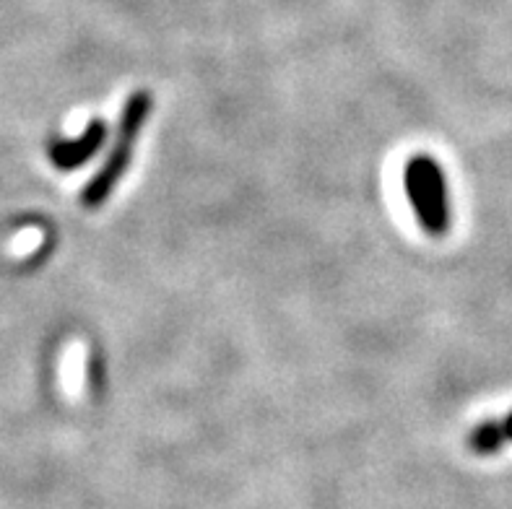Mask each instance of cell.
Here are the masks:
<instances>
[{"label":"cell","instance_id":"obj_4","mask_svg":"<svg viewBox=\"0 0 512 509\" xmlns=\"http://www.w3.org/2000/svg\"><path fill=\"white\" fill-rule=\"evenodd\" d=\"M507 445H512V411L505 413L502 419L481 421L468 434V450L476 452V455H484V458L497 455Z\"/></svg>","mask_w":512,"mask_h":509},{"label":"cell","instance_id":"obj_2","mask_svg":"<svg viewBox=\"0 0 512 509\" xmlns=\"http://www.w3.org/2000/svg\"><path fill=\"white\" fill-rule=\"evenodd\" d=\"M403 187L414 208V216L429 237H445L450 232L453 216H450L448 182L437 159L429 154H416L403 169Z\"/></svg>","mask_w":512,"mask_h":509},{"label":"cell","instance_id":"obj_1","mask_svg":"<svg viewBox=\"0 0 512 509\" xmlns=\"http://www.w3.org/2000/svg\"><path fill=\"white\" fill-rule=\"evenodd\" d=\"M151 104H154V99H151L146 89L133 91L125 99L110 154H107L104 164L99 167V172L81 190V206L84 208L104 206L110 200V195L115 193V187L120 185V180L128 174L130 162H133V149H136L141 130L146 128V120L151 115Z\"/></svg>","mask_w":512,"mask_h":509},{"label":"cell","instance_id":"obj_3","mask_svg":"<svg viewBox=\"0 0 512 509\" xmlns=\"http://www.w3.org/2000/svg\"><path fill=\"white\" fill-rule=\"evenodd\" d=\"M107 123L104 120H91L81 136L76 138H63V141H52L47 156H50L52 167L60 169V172H73V169L84 167L86 162H91L94 156L99 154V149L107 141Z\"/></svg>","mask_w":512,"mask_h":509}]
</instances>
